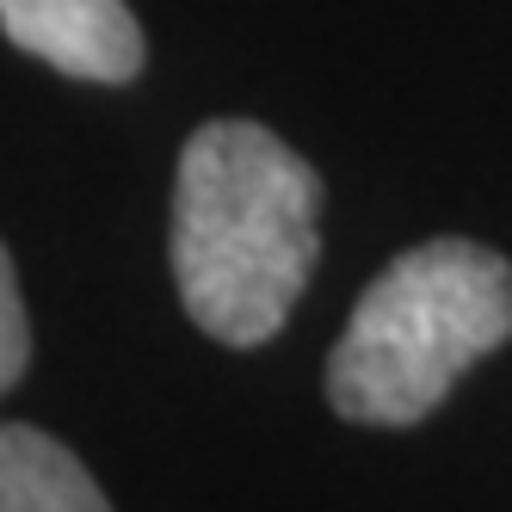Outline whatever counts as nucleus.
Here are the masks:
<instances>
[{
    "label": "nucleus",
    "mask_w": 512,
    "mask_h": 512,
    "mask_svg": "<svg viewBox=\"0 0 512 512\" xmlns=\"http://www.w3.org/2000/svg\"><path fill=\"white\" fill-rule=\"evenodd\" d=\"M0 31L75 81L124 87L142 75V25L124 0H0Z\"/></svg>",
    "instance_id": "obj_3"
},
{
    "label": "nucleus",
    "mask_w": 512,
    "mask_h": 512,
    "mask_svg": "<svg viewBox=\"0 0 512 512\" xmlns=\"http://www.w3.org/2000/svg\"><path fill=\"white\" fill-rule=\"evenodd\" d=\"M0 512H112L87 463L50 432L7 420L0 432Z\"/></svg>",
    "instance_id": "obj_4"
},
{
    "label": "nucleus",
    "mask_w": 512,
    "mask_h": 512,
    "mask_svg": "<svg viewBox=\"0 0 512 512\" xmlns=\"http://www.w3.org/2000/svg\"><path fill=\"white\" fill-rule=\"evenodd\" d=\"M25 364H31V321L19 297V266L0 260V389H19Z\"/></svg>",
    "instance_id": "obj_5"
},
{
    "label": "nucleus",
    "mask_w": 512,
    "mask_h": 512,
    "mask_svg": "<svg viewBox=\"0 0 512 512\" xmlns=\"http://www.w3.org/2000/svg\"><path fill=\"white\" fill-rule=\"evenodd\" d=\"M506 340L512 266L482 241H420L358 297L327 358V401L352 426H414Z\"/></svg>",
    "instance_id": "obj_2"
},
{
    "label": "nucleus",
    "mask_w": 512,
    "mask_h": 512,
    "mask_svg": "<svg viewBox=\"0 0 512 512\" xmlns=\"http://www.w3.org/2000/svg\"><path fill=\"white\" fill-rule=\"evenodd\" d=\"M321 260V179L247 118L192 130L173 179V284L223 346H266Z\"/></svg>",
    "instance_id": "obj_1"
}]
</instances>
